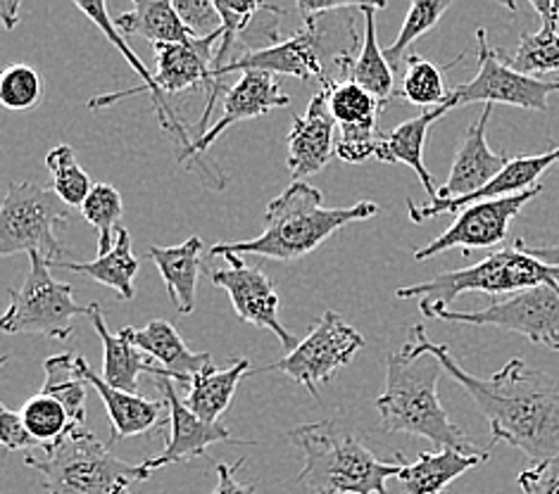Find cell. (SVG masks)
<instances>
[{"instance_id":"1","label":"cell","mask_w":559,"mask_h":494,"mask_svg":"<svg viewBox=\"0 0 559 494\" xmlns=\"http://www.w3.org/2000/svg\"><path fill=\"white\" fill-rule=\"evenodd\" d=\"M405 350L433 354L448 376L462 385L490 425V443L522 449L534 466L559 459V381L531 369L524 359H510L490 378L472 376L441 342L426 338L424 324L409 328Z\"/></svg>"},{"instance_id":"2","label":"cell","mask_w":559,"mask_h":494,"mask_svg":"<svg viewBox=\"0 0 559 494\" xmlns=\"http://www.w3.org/2000/svg\"><path fill=\"white\" fill-rule=\"evenodd\" d=\"M319 15L312 20L302 22V29L293 34L290 38H284L282 44L260 50V52H241V56L234 58L229 64L222 67L215 74V96L205 103V110L201 115V122H198V138L205 136L207 119L215 110L219 93H226L229 88L224 86V76L234 72H267L274 76H296L300 82H308V79H319V82H341L343 76L350 79V70L357 60L355 52L359 46V36L355 29V17H331Z\"/></svg>"},{"instance_id":"3","label":"cell","mask_w":559,"mask_h":494,"mask_svg":"<svg viewBox=\"0 0 559 494\" xmlns=\"http://www.w3.org/2000/svg\"><path fill=\"white\" fill-rule=\"evenodd\" d=\"M379 212L377 203H357L350 207H326L322 193L305 181H293L274 197L264 212V229L258 238L238 243H217L210 257L258 255L276 262H293L310 255L326 238L343 226L365 221Z\"/></svg>"},{"instance_id":"4","label":"cell","mask_w":559,"mask_h":494,"mask_svg":"<svg viewBox=\"0 0 559 494\" xmlns=\"http://www.w3.org/2000/svg\"><path fill=\"white\" fill-rule=\"evenodd\" d=\"M441 362L433 354L401 350L385 359V390L377 399L379 425L383 433H405L426 437L438 449L478 454L472 439L450 421L438 399Z\"/></svg>"},{"instance_id":"5","label":"cell","mask_w":559,"mask_h":494,"mask_svg":"<svg viewBox=\"0 0 559 494\" xmlns=\"http://www.w3.org/2000/svg\"><path fill=\"white\" fill-rule=\"evenodd\" d=\"M286 437L305 457L298 483L314 494H391L385 480L397 478L407 466L403 454H395V461H381L334 419L298 425Z\"/></svg>"},{"instance_id":"6","label":"cell","mask_w":559,"mask_h":494,"mask_svg":"<svg viewBox=\"0 0 559 494\" xmlns=\"http://www.w3.org/2000/svg\"><path fill=\"white\" fill-rule=\"evenodd\" d=\"M538 286L559 288V272L528 255L516 240L512 248L490 252L486 260L467 266V269L443 272L426 284L401 286L395 296L401 300H417L421 314L426 318H436L438 312L450 310V304L464 292H486L492 298H504Z\"/></svg>"},{"instance_id":"7","label":"cell","mask_w":559,"mask_h":494,"mask_svg":"<svg viewBox=\"0 0 559 494\" xmlns=\"http://www.w3.org/2000/svg\"><path fill=\"white\" fill-rule=\"evenodd\" d=\"M24 463L41 475L46 494H131V485L148 480L143 466L127 463L86 429H76L44 451L26 454Z\"/></svg>"},{"instance_id":"8","label":"cell","mask_w":559,"mask_h":494,"mask_svg":"<svg viewBox=\"0 0 559 494\" xmlns=\"http://www.w3.org/2000/svg\"><path fill=\"white\" fill-rule=\"evenodd\" d=\"M70 207L48 185L15 181L8 185L0 207V255H41L48 264L60 262L64 245L56 229L68 224Z\"/></svg>"},{"instance_id":"9","label":"cell","mask_w":559,"mask_h":494,"mask_svg":"<svg viewBox=\"0 0 559 494\" xmlns=\"http://www.w3.org/2000/svg\"><path fill=\"white\" fill-rule=\"evenodd\" d=\"M79 314L88 316V304H76L72 286L52 278L50 264L32 252L29 274L20 288L10 290V304L0 318V328L5 333L44 336L60 342L74 333V318Z\"/></svg>"},{"instance_id":"10","label":"cell","mask_w":559,"mask_h":494,"mask_svg":"<svg viewBox=\"0 0 559 494\" xmlns=\"http://www.w3.org/2000/svg\"><path fill=\"white\" fill-rule=\"evenodd\" d=\"M478 44V72L467 84L450 91V108H464L472 103L512 105L531 112H548V98L559 91V82L526 76L512 70L502 50L490 48L486 29L476 32Z\"/></svg>"},{"instance_id":"11","label":"cell","mask_w":559,"mask_h":494,"mask_svg":"<svg viewBox=\"0 0 559 494\" xmlns=\"http://www.w3.org/2000/svg\"><path fill=\"white\" fill-rule=\"evenodd\" d=\"M362 347V333L345 322L338 312L326 310L314 322L308 338L300 340L296 350L270 369L286 373L317 399L319 387L334 378L338 369L348 366Z\"/></svg>"},{"instance_id":"12","label":"cell","mask_w":559,"mask_h":494,"mask_svg":"<svg viewBox=\"0 0 559 494\" xmlns=\"http://www.w3.org/2000/svg\"><path fill=\"white\" fill-rule=\"evenodd\" d=\"M436 318L450 324L496 326L519 333L536 345H545L559 352V288L538 286L514 296L492 298L488 306L476 312H438Z\"/></svg>"},{"instance_id":"13","label":"cell","mask_w":559,"mask_h":494,"mask_svg":"<svg viewBox=\"0 0 559 494\" xmlns=\"http://www.w3.org/2000/svg\"><path fill=\"white\" fill-rule=\"evenodd\" d=\"M224 260V269L205 272L212 280V286L222 288L226 296H229L234 310L243 324L272 330L278 342L284 345V350H296L300 340L293 336V333L282 324V318H278V304H282V300L276 296L274 280L262 269H258V266H250L238 255H229Z\"/></svg>"},{"instance_id":"14","label":"cell","mask_w":559,"mask_h":494,"mask_svg":"<svg viewBox=\"0 0 559 494\" xmlns=\"http://www.w3.org/2000/svg\"><path fill=\"white\" fill-rule=\"evenodd\" d=\"M540 191L543 185L512 197L486 200V203L469 205L467 209L460 212L455 224H452L448 231L433 238L431 243H426L424 248L415 250V260L424 262L441 255V252L457 250V248L469 252V250L502 245L504 238L510 233V224L519 217V212L526 207V203H531V200L540 195Z\"/></svg>"},{"instance_id":"15","label":"cell","mask_w":559,"mask_h":494,"mask_svg":"<svg viewBox=\"0 0 559 494\" xmlns=\"http://www.w3.org/2000/svg\"><path fill=\"white\" fill-rule=\"evenodd\" d=\"M157 387L167 402V411H169L167 421L171 425V433L167 437V447L141 463L151 475L171 463H186L191 459H201L205 457V451L217 443L246 445L241 439H234L229 429H224L222 425V421L207 423L203 419H198L195 413L186 407L183 399H179L175 385H171L169 378H157Z\"/></svg>"},{"instance_id":"16","label":"cell","mask_w":559,"mask_h":494,"mask_svg":"<svg viewBox=\"0 0 559 494\" xmlns=\"http://www.w3.org/2000/svg\"><path fill=\"white\" fill-rule=\"evenodd\" d=\"M288 103L290 96L278 84V76L267 72H243L238 76V82L224 93V112L219 122L212 124L205 136L195 138L191 148L179 155V159L181 162H186V159L198 162V157L207 153L234 124L264 117L276 108H286Z\"/></svg>"},{"instance_id":"17","label":"cell","mask_w":559,"mask_h":494,"mask_svg":"<svg viewBox=\"0 0 559 494\" xmlns=\"http://www.w3.org/2000/svg\"><path fill=\"white\" fill-rule=\"evenodd\" d=\"M336 155V119L329 110V91L319 88L305 115L293 117L288 133V171L293 181H305L322 171Z\"/></svg>"},{"instance_id":"18","label":"cell","mask_w":559,"mask_h":494,"mask_svg":"<svg viewBox=\"0 0 559 494\" xmlns=\"http://www.w3.org/2000/svg\"><path fill=\"white\" fill-rule=\"evenodd\" d=\"M76 10H82L84 15H86V17H88L93 24H96L98 29L103 32V36L108 38L110 46H112V48H117L119 52H122V56H124V60H127V64L131 67V70H136V72L141 74V84H139V86H134V88H127V91H119V93H105V96H98V98L88 100V108H91V110L110 108V105H115V103H119V100L131 98V96H139V93L148 91V93H151V98H153V108H155V115H157V122H159V126H163V129H165V133H169L171 138L181 143L183 153L189 150L191 145H193V141L189 138V133H186V129L181 126L177 112L171 110V105H169L167 96H163V91L157 88V84H155V76H151V72L145 70L143 62H141V60H139V56H136V52L129 48L127 38L115 29V22H112V17L108 15V5H105V3H84V0H79V3H76Z\"/></svg>"},{"instance_id":"19","label":"cell","mask_w":559,"mask_h":494,"mask_svg":"<svg viewBox=\"0 0 559 494\" xmlns=\"http://www.w3.org/2000/svg\"><path fill=\"white\" fill-rule=\"evenodd\" d=\"M555 165H559V148L543 155L512 157L510 165L504 167L498 177L486 185V189L457 200H436V203H429V205H415L412 200H407V215L415 224H421L438 215H460L462 209H467L469 205H476V203H486V200H502V197L526 193L531 189H538L540 185L538 179L543 173H548Z\"/></svg>"},{"instance_id":"20","label":"cell","mask_w":559,"mask_h":494,"mask_svg":"<svg viewBox=\"0 0 559 494\" xmlns=\"http://www.w3.org/2000/svg\"><path fill=\"white\" fill-rule=\"evenodd\" d=\"M492 115V105H486L481 117L464 133V138L457 148L455 162H452L448 181L438 189V200H457L467 197L498 177V173L510 165L508 153L490 150L486 141V126ZM436 203V200H433Z\"/></svg>"},{"instance_id":"21","label":"cell","mask_w":559,"mask_h":494,"mask_svg":"<svg viewBox=\"0 0 559 494\" xmlns=\"http://www.w3.org/2000/svg\"><path fill=\"white\" fill-rule=\"evenodd\" d=\"M222 29L205 38H193L189 44L179 46H157V72L155 84L163 91V96L203 86L207 100L215 96V56L212 50L222 41Z\"/></svg>"},{"instance_id":"22","label":"cell","mask_w":559,"mask_h":494,"mask_svg":"<svg viewBox=\"0 0 559 494\" xmlns=\"http://www.w3.org/2000/svg\"><path fill=\"white\" fill-rule=\"evenodd\" d=\"M88 322L93 330L98 333L103 342V378L117 390L136 393L141 373H151L155 378H169L165 369H159L153 359L141 352L129 336V326L119 333H110L105 324V314L98 302L88 304ZM171 381V378H169Z\"/></svg>"},{"instance_id":"23","label":"cell","mask_w":559,"mask_h":494,"mask_svg":"<svg viewBox=\"0 0 559 494\" xmlns=\"http://www.w3.org/2000/svg\"><path fill=\"white\" fill-rule=\"evenodd\" d=\"M76 366L82 371L84 381L100 395L105 409H108L112 443L143 435L157 429V425H163V411L167 402H157V399H148L139 393L117 390V387L105 383V378L98 376V373L86 364V359L82 354L76 357Z\"/></svg>"},{"instance_id":"24","label":"cell","mask_w":559,"mask_h":494,"mask_svg":"<svg viewBox=\"0 0 559 494\" xmlns=\"http://www.w3.org/2000/svg\"><path fill=\"white\" fill-rule=\"evenodd\" d=\"M129 336L141 352L148 354L153 362L169 373L171 381L191 387V381L212 366L210 352H193L179 336V330L165 318H153L148 326H129Z\"/></svg>"},{"instance_id":"25","label":"cell","mask_w":559,"mask_h":494,"mask_svg":"<svg viewBox=\"0 0 559 494\" xmlns=\"http://www.w3.org/2000/svg\"><path fill=\"white\" fill-rule=\"evenodd\" d=\"M452 108L450 103H445L443 108L436 110H424L421 115H417L415 119H407V122L397 124L395 129L381 133L379 138V148H377V159L389 165H397L403 162L407 165L412 171L417 173L426 195L433 200H438V189L433 185V179L429 169L424 165V145H426V133H429V126L433 122H438L443 115H448Z\"/></svg>"},{"instance_id":"26","label":"cell","mask_w":559,"mask_h":494,"mask_svg":"<svg viewBox=\"0 0 559 494\" xmlns=\"http://www.w3.org/2000/svg\"><path fill=\"white\" fill-rule=\"evenodd\" d=\"M488 461V451L462 454L457 449L419 451V457L407 463L397 475L401 494H441L452 480Z\"/></svg>"},{"instance_id":"27","label":"cell","mask_w":559,"mask_h":494,"mask_svg":"<svg viewBox=\"0 0 559 494\" xmlns=\"http://www.w3.org/2000/svg\"><path fill=\"white\" fill-rule=\"evenodd\" d=\"M203 248H205L203 240L193 236L186 240V243L175 248L153 245L148 250V260H153L159 274H163L169 300L177 306L179 314H191L195 310L198 276L203 272L201 266Z\"/></svg>"},{"instance_id":"28","label":"cell","mask_w":559,"mask_h":494,"mask_svg":"<svg viewBox=\"0 0 559 494\" xmlns=\"http://www.w3.org/2000/svg\"><path fill=\"white\" fill-rule=\"evenodd\" d=\"M112 22L122 36H141L155 48L189 44L195 38L186 29L179 12L169 0H136L134 8L117 15Z\"/></svg>"},{"instance_id":"29","label":"cell","mask_w":559,"mask_h":494,"mask_svg":"<svg viewBox=\"0 0 559 494\" xmlns=\"http://www.w3.org/2000/svg\"><path fill=\"white\" fill-rule=\"evenodd\" d=\"M250 373V359L236 357L226 369L207 366L203 373L191 381L189 395H186V407H189L198 419L207 423H219L222 413L231 407L238 383Z\"/></svg>"},{"instance_id":"30","label":"cell","mask_w":559,"mask_h":494,"mask_svg":"<svg viewBox=\"0 0 559 494\" xmlns=\"http://www.w3.org/2000/svg\"><path fill=\"white\" fill-rule=\"evenodd\" d=\"M50 266H58V269H68L74 274H84L93 280H98L100 286L112 288L122 300L136 298L134 280H136V274L141 266H139L134 250H131V236L124 226H119L115 248L105 257H98L93 262H62L60 260Z\"/></svg>"},{"instance_id":"31","label":"cell","mask_w":559,"mask_h":494,"mask_svg":"<svg viewBox=\"0 0 559 494\" xmlns=\"http://www.w3.org/2000/svg\"><path fill=\"white\" fill-rule=\"evenodd\" d=\"M385 8V3H365L359 8L365 17V36H362V48L357 52V60L350 70V82L362 86L374 96L383 110L389 108V100L393 98L395 88V76L393 67L385 60V52L379 48L377 38V10Z\"/></svg>"},{"instance_id":"32","label":"cell","mask_w":559,"mask_h":494,"mask_svg":"<svg viewBox=\"0 0 559 494\" xmlns=\"http://www.w3.org/2000/svg\"><path fill=\"white\" fill-rule=\"evenodd\" d=\"M76 357L72 352H62L56 357H48L44 362L46 381L41 393L56 397L58 402L68 409L70 419L79 429H86L88 411H86V381L82 371L76 366Z\"/></svg>"},{"instance_id":"33","label":"cell","mask_w":559,"mask_h":494,"mask_svg":"<svg viewBox=\"0 0 559 494\" xmlns=\"http://www.w3.org/2000/svg\"><path fill=\"white\" fill-rule=\"evenodd\" d=\"M460 60L462 58H457L455 62H450L445 67H438L431 60L419 56V52H412V56H407L405 60V74L401 84L403 98L424 110L443 108L450 98V91L445 86V72L452 70Z\"/></svg>"},{"instance_id":"34","label":"cell","mask_w":559,"mask_h":494,"mask_svg":"<svg viewBox=\"0 0 559 494\" xmlns=\"http://www.w3.org/2000/svg\"><path fill=\"white\" fill-rule=\"evenodd\" d=\"M20 417L26 429H29V433L44 445V451L60 443L64 435H70L72 431L79 429V425L72 423L68 409H64L56 397H50L46 393H38L26 399Z\"/></svg>"},{"instance_id":"35","label":"cell","mask_w":559,"mask_h":494,"mask_svg":"<svg viewBox=\"0 0 559 494\" xmlns=\"http://www.w3.org/2000/svg\"><path fill=\"white\" fill-rule=\"evenodd\" d=\"M122 195L110 183H96L88 195V200L82 207L84 219L93 226L96 231V243H98V257H105L112 252L117 231H119V219H122Z\"/></svg>"},{"instance_id":"36","label":"cell","mask_w":559,"mask_h":494,"mask_svg":"<svg viewBox=\"0 0 559 494\" xmlns=\"http://www.w3.org/2000/svg\"><path fill=\"white\" fill-rule=\"evenodd\" d=\"M46 167L50 171L52 185L56 195L62 200L68 207H84L93 191V181L88 171L76 162L74 150L70 145H58L46 155Z\"/></svg>"},{"instance_id":"37","label":"cell","mask_w":559,"mask_h":494,"mask_svg":"<svg viewBox=\"0 0 559 494\" xmlns=\"http://www.w3.org/2000/svg\"><path fill=\"white\" fill-rule=\"evenodd\" d=\"M324 86L329 91V110L338 126L377 124V115L383 110V105L369 91L350 79L348 82H329Z\"/></svg>"},{"instance_id":"38","label":"cell","mask_w":559,"mask_h":494,"mask_svg":"<svg viewBox=\"0 0 559 494\" xmlns=\"http://www.w3.org/2000/svg\"><path fill=\"white\" fill-rule=\"evenodd\" d=\"M508 62L512 70L526 76L559 72V29L540 26L536 34H522L519 48Z\"/></svg>"},{"instance_id":"39","label":"cell","mask_w":559,"mask_h":494,"mask_svg":"<svg viewBox=\"0 0 559 494\" xmlns=\"http://www.w3.org/2000/svg\"><path fill=\"white\" fill-rule=\"evenodd\" d=\"M450 0H417V3L409 5L407 17L401 26V34H397L395 41L385 48V60L391 62V67H401V60H407L405 52L407 48L421 38L426 32H431L433 26L441 22V17L450 10Z\"/></svg>"},{"instance_id":"40","label":"cell","mask_w":559,"mask_h":494,"mask_svg":"<svg viewBox=\"0 0 559 494\" xmlns=\"http://www.w3.org/2000/svg\"><path fill=\"white\" fill-rule=\"evenodd\" d=\"M0 103L12 112L38 108L44 103V76L29 64H10L0 76Z\"/></svg>"},{"instance_id":"41","label":"cell","mask_w":559,"mask_h":494,"mask_svg":"<svg viewBox=\"0 0 559 494\" xmlns=\"http://www.w3.org/2000/svg\"><path fill=\"white\" fill-rule=\"evenodd\" d=\"M381 133L377 124H362V126H341L336 138V157L343 162L359 165L369 157H377Z\"/></svg>"},{"instance_id":"42","label":"cell","mask_w":559,"mask_h":494,"mask_svg":"<svg viewBox=\"0 0 559 494\" xmlns=\"http://www.w3.org/2000/svg\"><path fill=\"white\" fill-rule=\"evenodd\" d=\"M171 5L179 12L181 22L186 24L195 38H205L222 29V17L210 0H171Z\"/></svg>"},{"instance_id":"43","label":"cell","mask_w":559,"mask_h":494,"mask_svg":"<svg viewBox=\"0 0 559 494\" xmlns=\"http://www.w3.org/2000/svg\"><path fill=\"white\" fill-rule=\"evenodd\" d=\"M0 443L8 451H24V449H41L44 445L26 429L20 411H10L8 407H0Z\"/></svg>"},{"instance_id":"44","label":"cell","mask_w":559,"mask_h":494,"mask_svg":"<svg viewBox=\"0 0 559 494\" xmlns=\"http://www.w3.org/2000/svg\"><path fill=\"white\" fill-rule=\"evenodd\" d=\"M519 487L524 494H559V459L534 466L519 473Z\"/></svg>"},{"instance_id":"45","label":"cell","mask_w":559,"mask_h":494,"mask_svg":"<svg viewBox=\"0 0 559 494\" xmlns=\"http://www.w3.org/2000/svg\"><path fill=\"white\" fill-rule=\"evenodd\" d=\"M243 463V459H238L234 466L217 463V487L212 494H255V485H243L236 480V473L241 471Z\"/></svg>"},{"instance_id":"46","label":"cell","mask_w":559,"mask_h":494,"mask_svg":"<svg viewBox=\"0 0 559 494\" xmlns=\"http://www.w3.org/2000/svg\"><path fill=\"white\" fill-rule=\"evenodd\" d=\"M531 8L538 12L543 26L559 29V0H531Z\"/></svg>"},{"instance_id":"47","label":"cell","mask_w":559,"mask_h":494,"mask_svg":"<svg viewBox=\"0 0 559 494\" xmlns=\"http://www.w3.org/2000/svg\"><path fill=\"white\" fill-rule=\"evenodd\" d=\"M519 245H522L528 255H534L536 260L545 262L548 266H555L559 272V245H526L524 240H519Z\"/></svg>"},{"instance_id":"48","label":"cell","mask_w":559,"mask_h":494,"mask_svg":"<svg viewBox=\"0 0 559 494\" xmlns=\"http://www.w3.org/2000/svg\"><path fill=\"white\" fill-rule=\"evenodd\" d=\"M20 15V0H0V20H3V26L10 32L15 29Z\"/></svg>"}]
</instances>
